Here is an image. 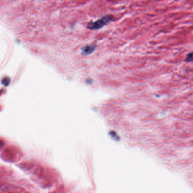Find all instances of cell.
<instances>
[{
  "mask_svg": "<svg viewBox=\"0 0 193 193\" xmlns=\"http://www.w3.org/2000/svg\"><path fill=\"white\" fill-rule=\"evenodd\" d=\"M113 20V16L106 15L94 22L89 23L87 25V28L90 30H99Z\"/></svg>",
  "mask_w": 193,
  "mask_h": 193,
  "instance_id": "1",
  "label": "cell"
},
{
  "mask_svg": "<svg viewBox=\"0 0 193 193\" xmlns=\"http://www.w3.org/2000/svg\"><path fill=\"white\" fill-rule=\"evenodd\" d=\"M185 61L187 62H193V52L188 54L186 56V57L185 59Z\"/></svg>",
  "mask_w": 193,
  "mask_h": 193,
  "instance_id": "3",
  "label": "cell"
},
{
  "mask_svg": "<svg viewBox=\"0 0 193 193\" xmlns=\"http://www.w3.org/2000/svg\"><path fill=\"white\" fill-rule=\"evenodd\" d=\"M96 49V46L95 44H92L90 46H87L83 47L82 50V55H89L90 54H92L95 51Z\"/></svg>",
  "mask_w": 193,
  "mask_h": 193,
  "instance_id": "2",
  "label": "cell"
}]
</instances>
